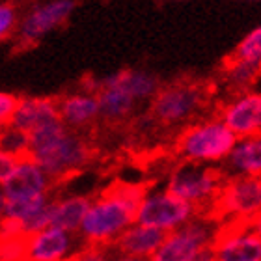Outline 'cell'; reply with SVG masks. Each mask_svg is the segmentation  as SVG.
I'll return each instance as SVG.
<instances>
[{
	"label": "cell",
	"mask_w": 261,
	"mask_h": 261,
	"mask_svg": "<svg viewBox=\"0 0 261 261\" xmlns=\"http://www.w3.org/2000/svg\"><path fill=\"white\" fill-rule=\"evenodd\" d=\"M211 237L205 220L198 218L194 222H187L183 228L166 235L149 261H194L198 252L211 243Z\"/></svg>",
	"instance_id": "cell-7"
},
{
	"label": "cell",
	"mask_w": 261,
	"mask_h": 261,
	"mask_svg": "<svg viewBox=\"0 0 261 261\" xmlns=\"http://www.w3.org/2000/svg\"><path fill=\"white\" fill-rule=\"evenodd\" d=\"M45 189H47V177L43 170L32 161H21L4 181L2 192L6 200H24L45 194Z\"/></svg>",
	"instance_id": "cell-11"
},
{
	"label": "cell",
	"mask_w": 261,
	"mask_h": 261,
	"mask_svg": "<svg viewBox=\"0 0 261 261\" xmlns=\"http://www.w3.org/2000/svg\"><path fill=\"white\" fill-rule=\"evenodd\" d=\"M4 207H6V198H4V192L0 191V217L4 215Z\"/></svg>",
	"instance_id": "cell-29"
},
{
	"label": "cell",
	"mask_w": 261,
	"mask_h": 261,
	"mask_svg": "<svg viewBox=\"0 0 261 261\" xmlns=\"http://www.w3.org/2000/svg\"><path fill=\"white\" fill-rule=\"evenodd\" d=\"M30 233L0 237V261H27Z\"/></svg>",
	"instance_id": "cell-23"
},
{
	"label": "cell",
	"mask_w": 261,
	"mask_h": 261,
	"mask_svg": "<svg viewBox=\"0 0 261 261\" xmlns=\"http://www.w3.org/2000/svg\"><path fill=\"white\" fill-rule=\"evenodd\" d=\"M224 125L235 138H261V93H252L222 109Z\"/></svg>",
	"instance_id": "cell-9"
},
{
	"label": "cell",
	"mask_w": 261,
	"mask_h": 261,
	"mask_svg": "<svg viewBox=\"0 0 261 261\" xmlns=\"http://www.w3.org/2000/svg\"><path fill=\"white\" fill-rule=\"evenodd\" d=\"M13 22H15V6L11 2L0 4V39L10 34Z\"/></svg>",
	"instance_id": "cell-25"
},
{
	"label": "cell",
	"mask_w": 261,
	"mask_h": 261,
	"mask_svg": "<svg viewBox=\"0 0 261 261\" xmlns=\"http://www.w3.org/2000/svg\"><path fill=\"white\" fill-rule=\"evenodd\" d=\"M101 84H103V88L121 90L130 97H146V95H151L159 88L155 76L138 73V71H120V73L105 79Z\"/></svg>",
	"instance_id": "cell-17"
},
{
	"label": "cell",
	"mask_w": 261,
	"mask_h": 261,
	"mask_svg": "<svg viewBox=\"0 0 261 261\" xmlns=\"http://www.w3.org/2000/svg\"><path fill=\"white\" fill-rule=\"evenodd\" d=\"M118 261H144V259H140V257H121Z\"/></svg>",
	"instance_id": "cell-30"
},
{
	"label": "cell",
	"mask_w": 261,
	"mask_h": 261,
	"mask_svg": "<svg viewBox=\"0 0 261 261\" xmlns=\"http://www.w3.org/2000/svg\"><path fill=\"white\" fill-rule=\"evenodd\" d=\"M229 161L245 175H261V138H246L231 149Z\"/></svg>",
	"instance_id": "cell-19"
},
{
	"label": "cell",
	"mask_w": 261,
	"mask_h": 261,
	"mask_svg": "<svg viewBox=\"0 0 261 261\" xmlns=\"http://www.w3.org/2000/svg\"><path fill=\"white\" fill-rule=\"evenodd\" d=\"M215 261H261V239L252 231L211 245Z\"/></svg>",
	"instance_id": "cell-14"
},
{
	"label": "cell",
	"mask_w": 261,
	"mask_h": 261,
	"mask_svg": "<svg viewBox=\"0 0 261 261\" xmlns=\"http://www.w3.org/2000/svg\"><path fill=\"white\" fill-rule=\"evenodd\" d=\"M261 211V175L229 177L200 220L224 222L228 218L252 220Z\"/></svg>",
	"instance_id": "cell-2"
},
{
	"label": "cell",
	"mask_w": 261,
	"mask_h": 261,
	"mask_svg": "<svg viewBox=\"0 0 261 261\" xmlns=\"http://www.w3.org/2000/svg\"><path fill=\"white\" fill-rule=\"evenodd\" d=\"M136 207L114 198H101L90 205L82 218V233L88 245L109 246L129 224L135 222Z\"/></svg>",
	"instance_id": "cell-4"
},
{
	"label": "cell",
	"mask_w": 261,
	"mask_h": 261,
	"mask_svg": "<svg viewBox=\"0 0 261 261\" xmlns=\"http://www.w3.org/2000/svg\"><path fill=\"white\" fill-rule=\"evenodd\" d=\"M248 231H252V233L257 235V237L261 239V211L250 220V228H248Z\"/></svg>",
	"instance_id": "cell-28"
},
{
	"label": "cell",
	"mask_w": 261,
	"mask_h": 261,
	"mask_svg": "<svg viewBox=\"0 0 261 261\" xmlns=\"http://www.w3.org/2000/svg\"><path fill=\"white\" fill-rule=\"evenodd\" d=\"M261 60V27L246 36L237 49L224 58L222 65L241 64V62H259Z\"/></svg>",
	"instance_id": "cell-21"
},
{
	"label": "cell",
	"mask_w": 261,
	"mask_h": 261,
	"mask_svg": "<svg viewBox=\"0 0 261 261\" xmlns=\"http://www.w3.org/2000/svg\"><path fill=\"white\" fill-rule=\"evenodd\" d=\"M60 118L69 127H86L99 114L97 99L92 95H65L58 101Z\"/></svg>",
	"instance_id": "cell-15"
},
{
	"label": "cell",
	"mask_w": 261,
	"mask_h": 261,
	"mask_svg": "<svg viewBox=\"0 0 261 261\" xmlns=\"http://www.w3.org/2000/svg\"><path fill=\"white\" fill-rule=\"evenodd\" d=\"M228 179V174L220 168H207L198 161H183L170 177L166 192L189 201L194 207V217L201 218Z\"/></svg>",
	"instance_id": "cell-1"
},
{
	"label": "cell",
	"mask_w": 261,
	"mask_h": 261,
	"mask_svg": "<svg viewBox=\"0 0 261 261\" xmlns=\"http://www.w3.org/2000/svg\"><path fill=\"white\" fill-rule=\"evenodd\" d=\"M168 233L170 231L138 224L129 229H123L110 245L116 246L127 257H140L142 259V257H151L153 252L163 245V241L166 239Z\"/></svg>",
	"instance_id": "cell-12"
},
{
	"label": "cell",
	"mask_w": 261,
	"mask_h": 261,
	"mask_svg": "<svg viewBox=\"0 0 261 261\" xmlns=\"http://www.w3.org/2000/svg\"><path fill=\"white\" fill-rule=\"evenodd\" d=\"M75 0H53L49 4L36 8L22 22L21 36H19L21 41L17 43V50H21L22 45H34L41 36L64 24L71 15V11L75 10Z\"/></svg>",
	"instance_id": "cell-8"
},
{
	"label": "cell",
	"mask_w": 261,
	"mask_h": 261,
	"mask_svg": "<svg viewBox=\"0 0 261 261\" xmlns=\"http://www.w3.org/2000/svg\"><path fill=\"white\" fill-rule=\"evenodd\" d=\"M19 99L21 97H17V95L0 92V125H10L11 116L19 105Z\"/></svg>",
	"instance_id": "cell-24"
},
{
	"label": "cell",
	"mask_w": 261,
	"mask_h": 261,
	"mask_svg": "<svg viewBox=\"0 0 261 261\" xmlns=\"http://www.w3.org/2000/svg\"><path fill=\"white\" fill-rule=\"evenodd\" d=\"M215 90L213 82H196L192 79L161 88L153 99L151 118L161 123H177L198 109H205Z\"/></svg>",
	"instance_id": "cell-3"
},
{
	"label": "cell",
	"mask_w": 261,
	"mask_h": 261,
	"mask_svg": "<svg viewBox=\"0 0 261 261\" xmlns=\"http://www.w3.org/2000/svg\"><path fill=\"white\" fill-rule=\"evenodd\" d=\"M192 217H194V207L189 201L164 192V194L147 196L142 201L136 211L135 222L163 231H174L175 228L189 222V218Z\"/></svg>",
	"instance_id": "cell-6"
},
{
	"label": "cell",
	"mask_w": 261,
	"mask_h": 261,
	"mask_svg": "<svg viewBox=\"0 0 261 261\" xmlns=\"http://www.w3.org/2000/svg\"><path fill=\"white\" fill-rule=\"evenodd\" d=\"M235 135L220 121L189 127L177 136L174 149L177 155L191 161H217L231 153L235 146Z\"/></svg>",
	"instance_id": "cell-5"
},
{
	"label": "cell",
	"mask_w": 261,
	"mask_h": 261,
	"mask_svg": "<svg viewBox=\"0 0 261 261\" xmlns=\"http://www.w3.org/2000/svg\"><path fill=\"white\" fill-rule=\"evenodd\" d=\"M58 101L60 97H30L19 99L15 112L11 116L10 125L24 133H32L39 127L60 121V110H58Z\"/></svg>",
	"instance_id": "cell-10"
},
{
	"label": "cell",
	"mask_w": 261,
	"mask_h": 261,
	"mask_svg": "<svg viewBox=\"0 0 261 261\" xmlns=\"http://www.w3.org/2000/svg\"><path fill=\"white\" fill-rule=\"evenodd\" d=\"M155 185V181H140V183H130V181L116 179L109 187H105L99 192L101 198H114V200L125 201L133 207H140V203L147 198L149 189Z\"/></svg>",
	"instance_id": "cell-18"
},
{
	"label": "cell",
	"mask_w": 261,
	"mask_h": 261,
	"mask_svg": "<svg viewBox=\"0 0 261 261\" xmlns=\"http://www.w3.org/2000/svg\"><path fill=\"white\" fill-rule=\"evenodd\" d=\"M47 205V196L38 194L32 198H24V200H6L4 217L17 218V220H27L34 217L38 211H41Z\"/></svg>",
	"instance_id": "cell-22"
},
{
	"label": "cell",
	"mask_w": 261,
	"mask_h": 261,
	"mask_svg": "<svg viewBox=\"0 0 261 261\" xmlns=\"http://www.w3.org/2000/svg\"><path fill=\"white\" fill-rule=\"evenodd\" d=\"M21 163V159L11 155V153L0 151V183H4L8 179V175L15 170L17 164Z\"/></svg>",
	"instance_id": "cell-27"
},
{
	"label": "cell",
	"mask_w": 261,
	"mask_h": 261,
	"mask_svg": "<svg viewBox=\"0 0 261 261\" xmlns=\"http://www.w3.org/2000/svg\"><path fill=\"white\" fill-rule=\"evenodd\" d=\"M107 246L99 245H88L84 250H81L79 254L71 256L73 261H109L107 259Z\"/></svg>",
	"instance_id": "cell-26"
},
{
	"label": "cell",
	"mask_w": 261,
	"mask_h": 261,
	"mask_svg": "<svg viewBox=\"0 0 261 261\" xmlns=\"http://www.w3.org/2000/svg\"><path fill=\"white\" fill-rule=\"evenodd\" d=\"M92 201L88 196H73L64 201H56L53 218H50V228H58L62 231H75L82 224V218L88 213Z\"/></svg>",
	"instance_id": "cell-16"
},
{
	"label": "cell",
	"mask_w": 261,
	"mask_h": 261,
	"mask_svg": "<svg viewBox=\"0 0 261 261\" xmlns=\"http://www.w3.org/2000/svg\"><path fill=\"white\" fill-rule=\"evenodd\" d=\"M95 99H97L99 112L109 121L125 118L133 109V97L121 90H116V88H103Z\"/></svg>",
	"instance_id": "cell-20"
},
{
	"label": "cell",
	"mask_w": 261,
	"mask_h": 261,
	"mask_svg": "<svg viewBox=\"0 0 261 261\" xmlns=\"http://www.w3.org/2000/svg\"><path fill=\"white\" fill-rule=\"evenodd\" d=\"M69 248V237L58 228H45L30 235L27 261H60Z\"/></svg>",
	"instance_id": "cell-13"
}]
</instances>
